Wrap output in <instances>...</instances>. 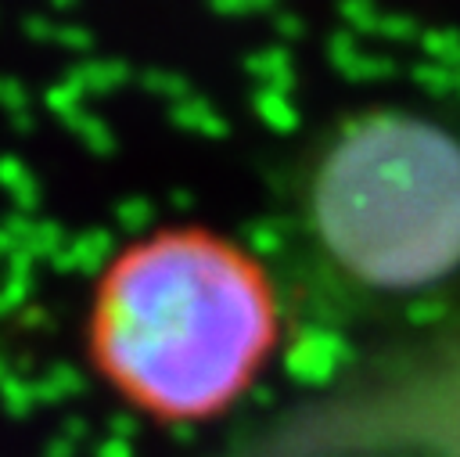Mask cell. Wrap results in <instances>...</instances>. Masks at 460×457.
<instances>
[{"mask_svg": "<svg viewBox=\"0 0 460 457\" xmlns=\"http://www.w3.org/2000/svg\"><path fill=\"white\" fill-rule=\"evenodd\" d=\"M280 335L273 284L241 245L172 227L126 245L90 302V360L140 414L201 421L237 403Z\"/></svg>", "mask_w": 460, "mask_h": 457, "instance_id": "1", "label": "cell"}, {"mask_svg": "<svg viewBox=\"0 0 460 457\" xmlns=\"http://www.w3.org/2000/svg\"><path fill=\"white\" fill-rule=\"evenodd\" d=\"M320 273L367 306L460 288V130L413 108H367L327 130L295 194Z\"/></svg>", "mask_w": 460, "mask_h": 457, "instance_id": "2", "label": "cell"}]
</instances>
